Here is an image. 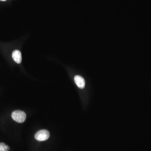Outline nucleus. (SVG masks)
<instances>
[{"label": "nucleus", "instance_id": "1", "mask_svg": "<svg viewBox=\"0 0 151 151\" xmlns=\"http://www.w3.org/2000/svg\"><path fill=\"white\" fill-rule=\"evenodd\" d=\"M26 114L24 112L19 110L14 111L11 114L13 119L19 123L24 122L26 119Z\"/></svg>", "mask_w": 151, "mask_h": 151}, {"label": "nucleus", "instance_id": "2", "mask_svg": "<svg viewBox=\"0 0 151 151\" xmlns=\"http://www.w3.org/2000/svg\"><path fill=\"white\" fill-rule=\"evenodd\" d=\"M50 134L47 130H41L39 131L35 134V138L38 141H45L50 137Z\"/></svg>", "mask_w": 151, "mask_h": 151}, {"label": "nucleus", "instance_id": "3", "mask_svg": "<svg viewBox=\"0 0 151 151\" xmlns=\"http://www.w3.org/2000/svg\"><path fill=\"white\" fill-rule=\"evenodd\" d=\"M74 80L79 88L80 89H84V88L85 86V81L84 79L81 76L79 75L75 76Z\"/></svg>", "mask_w": 151, "mask_h": 151}, {"label": "nucleus", "instance_id": "4", "mask_svg": "<svg viewBox=\"0 0 151 151\" xmlns=\"http://www.w3.org/2000/svg\"><path fill=\"white\" fill-rule=\"evenodd\" d=\"M12 58L15 62L19 64L22 62V56L20 51L19 50H15L12 53Z\"/></svg>", "mask_w": 151, "mask_h": 151}, {"label": "nucleus", "instance_id": "5", "mask_svg": "<svg viewBox=\"0 0 151 151\" xmlns=\"http://www.w3.org/2000/svg\"><path fill=\"white\" fill-rule=\"evenodd\" d=\"M10 148L4 143H0V151H8Z\"/></svg>", "mask_w": 151, "mask_h": 151}, {"label": "nucleus", "instance_id": "6", "mask_svg": "<svg viewBox=\"0 0 151 151\" xmlns=\"http://www.w3.org/2000/svg\"><path fill=\"white\" fill-rule=\"evenodd\" d=\"M0 1H6V0H0Z\"/></svg>", "mask_w": 151, "mask_h": 151}]
</instances>
